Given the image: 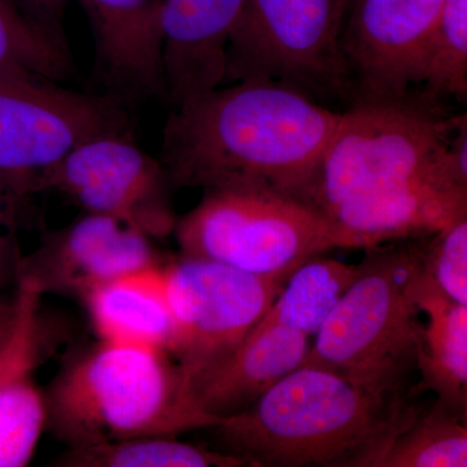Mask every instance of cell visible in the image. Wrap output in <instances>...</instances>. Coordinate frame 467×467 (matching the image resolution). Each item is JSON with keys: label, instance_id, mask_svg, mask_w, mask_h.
Returning a JSON list of instances; mask_svg holds the SVG:
<instances>
[{"label": "cell", "instance_id": "6da1fadb", "mask_svg": "<svg viewBox=\"0 0 467 467\" xmlns=\"http://www.w3.org/2000/svg\"><path fill=\"white\" fill-rule=\"evenodd\" d=\"M339 119L275 79L218 86L174 107L160 161L173 190L260 187L304 202Z\"/></svg>", "mask_w": 467, "mask_h": 467}, {"label": "cell", "instance_id": "7a4b0ae2", "mask_svg": "<svg viewBox=\"0 0 467 467\" xmlns=\"http://www.w3.org/2000/svg\"><path fill=\"white\" fill-rule=\"evenodd\" d=\"M418 389L384 395L299 367L236 416L221 420L223 451L256 467H378L422 405Z\"/></svg>", "mask_w": 467, "mask_h": 467}, {"label": "cell", "instance_id": "3957f363", "mask_svg": "<svg viewBox=\"0 0 467 467\" xmlns=\"http://www.w3.org/2000/svg\"><path fill=\"white\" fill-rule=\"evenodd\" d=\"M46 391V430L67 448L178 436L220 420L196 404L171 353L99 340L66 359Z\"/></svg>", "mask_w": 467, "mask_h": 467}, {"label": "cell", "instance_id": "277c9868", "mask_svg": "<svg viewBox=\"0 0 467 467\" xmlns=\"http://www.w3.org/2000/svg\"><path fill=\"white\" fill-rule=\"evenodd\" d=\"M431 92L353 101L326 147L304 202L330 211L361 196L422 180L467 187V162L451 149L466 115Z\"/></svg>", "mask_w": 467, "mask_h": 467}, {"label": "cell", "instance_id": "5b68a950", "mask_svg": "<svg viewBox=\"0 0 467 467\" xmlns=\"http://www.w3.org/2000/svg\"><path fill=\"white\" fill-rule=\"evenodd\" d=\"M367 251L300 367L324 368L371 392L414 391L425 326L413 292L418 243Z\"/></svg>", "mask_w": 467, "mask_h": 467}, {"label": "cell", "instance_id": "8992f818", "mask_svg": "<svg viewBox=\"0 0 467 467\" xmlns=\"http://www.w3.org/2000/svg\"><path fill=\"white\" fill-rule=\"evenodd\" d=\"M181 254L273 275L337 248H364L324 212L287 193L260 187L204 190L202 202L177 218Z\"/></svg>", "mask_w": 467, "mask_h": 467}, {"label": "cell", "instance_id": "52a82bcc", "mask_svg": "<svg viewBox=\"0 0 467 467\" xmlns=\"http://www.w3.org/2000/svg\"><path fill=\"white\" fill-rule=\"evenodd\" d=\"M126 133H133L129 109L107 95L67 90L23 70L0 72V181L21 213L67 153Z\"/></svg>", "mask_w": 467, "mask_h": 467}, {"label": "cell", "instance_id": "ba28073f", "mask_svg": "<svg viewBox=\"0 0 467 467\" xmlns=\"http://www.w3.org/2000/svg\"><path fill=\"white\" fill-rule=\"evenodd\" d=\"M349 5L350 0H244L227 45L223 85L275 79L309 97H353L342 47Z\"/></svg>", "mask_w": 467, "mask_h": 467}, {"label": "cell", "instance_id": "9c48e42d", "mask_svg": "<svg viewBox=\"0 0 467 467\" xmlns=\"http://www.w3.org/2000/svg\"><path fill=\"white\" fill-rule=\"evenodd\" d=\"M296 267L256 275L182 254L164 264L174 321L171 356L190 384L223 364L241 346Z\"/></svg>", "mask_w": 467, "mask_h": 467}, {"label": "cell", "instance_id": "30bf717a", "mask_svg": "<svg viewBox=\"0 0 467 467\" xmlns=\"http://www.w3.org/2000/svg\"><path fill=\"white\" fill-rule=\"evenodd\" d=\"M46 190L63 193L85 213L130 223L153 241L171 235L177 223L167 171L135 143L133 133L77 147L43 178Z\"/></svg>", "mask_w": 467, "mask_h": 467}, {"label": "cell", "instance_id": "8fae6325", "mask_svg": "<svg viewBox=\"0 0 467 467\" xmlns=\"http://www.w3.org/2000/svg\"><path fill=\"white\" fill-rule=\"evenodd\" d=\"M442 0H350L342 47L353 101L402 97L420 85Z\"/></svg>", "mask_w": 467, "mask_h": 467}, {"label": "cell", "instance_id": "7c38bea8", "mask_svg": "<svg viewBox=\"0 0 467 467\" xmlns=\"http://www.w3.org/2000/svg\"><path fill=\"white\" fill-rule=\"evenodd\" d=\"M153 242L124 221L85 213L63 229L45 234L38 247L21 257L17 282H27L42 296L82 301L112 279L167 263Z\"/></svg>", "mask_w": 467, "mask_h": 467}, {"label": "cell", "instance_id": "4fadbf2b", "mask_svg": "<svg viewBox=\"0 0 467 467\" xmlns=\"http://www.w3.org/2000/svg\"><path fill=\"white\" fill-rule=\"evenodd\" d=\"M94 42L92 79L130 109L165 98L162 0H77Z\"/></svg>", "mask_w": 467, "mask_h": 467}, {"label": "cell", "instance_id": "5bb4252c", "mask_svg": "<svg viewBox=\"0 0 467 467\" xmlns=\"http://www.w3.org/2000/svg\"><path fill=\"white\" fill-rule=\"evenodd\" d=\"M17 315L0 348V467L26 466L46 430V391L38 382L45 358L42 295L26 281L16 288Z\"/></svg>", "mask_w": 467, "mask_h": 467}, {"label": "cell", "instance_id": "9a60e30c", "mask_svg": "<svg viewBox=\"0 0 467 467\" xmlns=\"http://www.w3.org/2000/svg\"><path fill=\"white\" fill-rule=\"evenodd\" d=\"M244 0H162L165 99L178 107L223 86L230 34Z\"/></svg>", "mask_w": 467, "mask_h": 467}, {"label": "cell", "instance_id": "2e32d148", "mask_svg": "<svg viewBox=\"0 0 467 467\" xmlns=\"http://www.w3.org/2000/svg\"><path fill=\"white\" fill-rule=\"evenodd\" d=\"M364 248L420 239L467 217V187L441 180L414 181L353 199L326 212Z\"/></svg>", "mask_w": 467, "mask_h": 467}, {"label": "cell", "instance_id": "e0dca14e", "mask_svg": "<svg viewBox=\"0 0 467 467\" xmlns=\"http://www.w3.org/2000/svg\"><path fill=\"white\" fill-rule=\"evenodd\" d=\"M310 337L281 325H256L232 355L192 384L196 404L216 420L236 416L300 367Z\"/></svg>", "mask_w": 467, "mask_h": 467}, {"label": "cell", "instance_id": "ac0fdd59", "mask_svg": "<svg viewBox=\"0 0 467 467\" xmlns=\"http://www.w3.org/2000/svg\"><path fill=\"white\" fill-rule=\"evenodd\" d=\"M99 340L165 350L174 343V321L164 264L119 276L82 300Z\"/></svg>", "mask_w": 467, "mask_h": 467}, {"label": "cell", "instance_id": "d6986e66", "mask_svg": "<svg viewBox=\"0 0 467 467\" xmlns=\"http://www.w3.org/2000/svg\"><path fill=\"white\" fill-rule=\"evenodd\" d=\"M418 309L425 313L418 358V391L430 389L461 420L467 416V306L450 299L418 270L413 285Z\"/></svg>", "mask_w": 467, "mask_h": 467}, {"label": "cell", "instance_id": "ffe728a7", "mask_svg": "<svg viewBox=\"0 0 467 467\" xmlns=\"http://www.w3.org/2000/svg\"><path fill=\"white\" fill-rule=\"evenodd\" d=\"M361 265H350L321 254L304 260L257 325H281L315 337L343 295L358 278Z\"/></svg>", "mask_w": 467, "mask_h": 467}, {"label": "cell", "instance_id": "44dd1931", "mask_svg": "<svg viewBox=\"0 0 467 467\" xmlns=\"http://www.w3.org/2000/svg\"><path fill=\"white\" fill-rule=\"evenodd\" d=\"M178 436H138L88 447L67 448L51 463L61 467H241L244 461L178 441Z\"/></svg>", "mask_w": 467, "mask_h": 467}, {"label": "cell", "instance_id": "7402d4cb", "mask_svg": "<svg viewBox=\"0 0 467 467\" xmlns=\"http://www.w3.org/2000/svg\"><path fill=\"white\" fill-rule=\"evenodd\" d=\"M467 427L438 399L396 436L378 467H466Z\"/></svg>", "mask_w": 467, "mask_h": 467}, {"label": "cell", "instance_id": "603a6c76", "mask_svg": "<svg viewBox=\"0 0 467 467\" xmlns=\"http://www.w3.org/2000/svg\"><path fill=\"white\" fill-rule=\"evenodd\" d=\"M23 70L51 81L73 75L67 39L36 26L9 0H0V72Z\"/></svg>", "mask_w": 467, "mask_h": 467}, {"label": "cell", "instance_id": "cb8c5ba5", "mask_svg": "<svg viewBox=\"0 0 467 467\" xmlns=\"http://www.w3.org/2000/svg\"><path fill=\"white\" fill-rule=\"evenodd\" d=\"M420 85L460 103L467 97V0H442Z\"/></svg>", "mask_w": 467, "mask_h": 467}, {"label": "cell", "instance_id": "d4e9b609", "mask_svg": "<svg viewBox=\"0 0 467 467\" xmlns=\"http://www.w3.org/2000/svg\"><path fill=\"white\" fill-rule=\"evenodd\" d=\"M420 239L423 273L450 299L467 306V217Z\"/></svg>", "mask_w": 467, "mask_h": 467}, {"label": "cell", "instance_id": "484cf974", "mask_svg": "<svg viewBox=\"0 0 467 467\" xmlns=\"http://www.w3.org/2000/svg\"><path fill=\"white\" fill-rule=\"evenodd\" d=\"M23 213L0 181V292L16 288L23 254L18 245L17 227Z\"/></svg>", "mask_w": 467, "mask_h": 467}, {"label": "cell", "instance_id": "4316f807", "mask_svg": "<svg viewBox=\"0 0 467 467\" xmlns=\"http://www.w3.org/2000/svg\"><path fill=\"white\" fill-rule=\"evenodd\" d=\"M9 2L36 26L54 34L57 38L67 39L64 18H66V9L70 0H9Z\"/></svg>", "mask_w": 467, "mask_h": 467}, {"label": "cell", "instance_id": "83f0119b", "mask_svg": "<svg viewBox=\"0 0 467 467\" xmlns=\"http://www.w3.org/2000/svg\"><path fill=\"white\" fill-rule=\"evenodd\" d=\"M17 315L16 292L12 296L0 295V348L11 334Z\"/></svg>", "mask_w": 467, "mask_h": 467}]
</instances>
